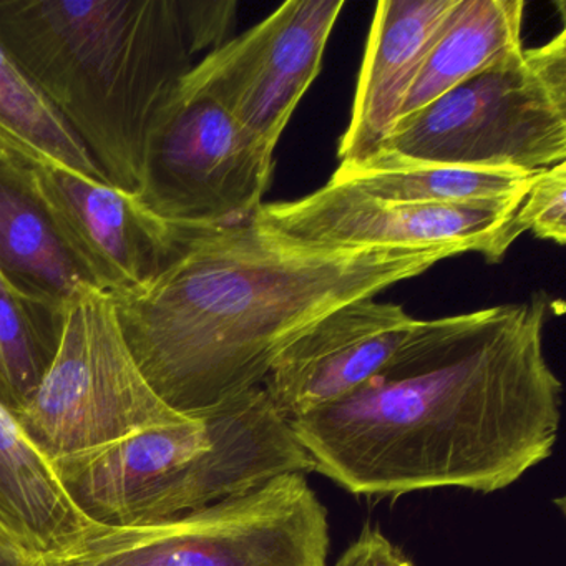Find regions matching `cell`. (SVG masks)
<instances>
[{"instance_id":"obj_10","label":"cell","mask_w":566,"mask_h":566,"mask_svg":"<svg viewBox=\"0 0 566 566\" xmlns=\"http://www.w3.org/2000/svg\"><path fill=\"white\" fill-rule=\"evenodd\" d=\"M31 171L65 243L108 296L157 276L195 231L160 220L134 193L105 181L44 165Z\"/></svg>"},{"instance_id":"obj_9","label":"cell","mask_w":566,"mask_h":566,"mask_svg":"<svg viewBox=\"0 0 566 566\" xmlns=\"http://www.w3.org/2000/svg\"><path fill=\"white\" fill-rule=\"evenodd\" d=\"M344 0H290L205 55L191 75L268 150L317 77Z\"/></svg>"},{"instance_id":"obj_4","label":"cell","mask_w":566,"mask_h":566,"mask_svg":"<svg viewBox=\"0 0 566 566\" xmlns=\"http://www.w3.org/2000/svg\"><path fill=\"white\" fill-rule=\"evenodd\" d=\"M565 160L566 32L559 31L403 118L364 161L539 174Z\"/></svg>"},{"instance_id":"obj_6","label":"cell","mask_w":566,"mask_h":566,"mask_svg":"<svg viewBox=\"0 0 566 566\" xmlns=\"http://www.w3.org/2000/svg\"><path fill=\"white\" fill-rule=\"evenodd\" d=\"M14 417L35 449L57 462L188 416L155 392L125 343L114 301L92 291L69 304L54 360Z\"/></svg>"},{"instance_id":"obj_20","label":"cell","mask_w":566,"mask_h":566,"mask_svg":"<svg viewBox=\"0 0 566 566\" xmlns=\"http://www.w3.org/2000/svg\"><path fill=\"white\" fill-rule=\"evenodd\" d=\"M178 8L193 55L205 51L213 52L227 44L228 34L237 19V2L178 0Z\"/></svg>"},{"instance_id":"obj_7","label":"cell","mask_w":566,"mask_h":566,"mask_svg":"<svg viewBox=\"0 0 566 566\" xmlns=\"http://www.w3.org/2000/svg\"><path fill=\"white\" fill-rule=\"evenodd\" d=\"M273 168L274 151L190 71L151 120L135 197L175 227H233L260 210Z\"/></svg>"},{"instance_id":"obj_15","label":"cell","mask_w":566,"mask_h":566,"mask_svg":"<svg viewBox=\"0 0 566 566\" xmlns=\"http://www.w3.org/2000/svg\"><path fill=\"white\" fill-rule=\"evenodd\" d=\"M523 12L522 0H457L407 95L399 122L522 52Z\"/></svg>"},{"instance_id":"obj_22","label":"cell","mask_w":566,"mask_h":566,"mask_svg":"<svg viewBox=\"0 0 566 566\" xmlns=\"http://www.w3.org/2000/svg\"><path fill=\"white\" fill-rule=\"evenodd\" d=\"M57 563L28 555L8 539L0 538V566H55Z\"/></svg>"},{"instance_id":"obj_19","label":"cell","mask_w":566,"mask_h":566,"mask_svg":"<svg viewBox=\"0 0 566 566\" xmlns=\"http://www.w3.org/2000/svg\"><path fill=\"white\" fill-rule=\"evenodd\" d=\"M523 230L553 243H566V164L539 171L515 213Z\"/></svg>"},{"instance_id":"obj_11","label":"cell","mask_w":566,"mask_h":566,"mask_svg":"<svg viewBox=\"0 0 566 566\" xmlns=\"http://www.w3.org/2000/svg\"><path fill=\"white\" fill-rule=\"evenodd\" d=\"M417 321L399 304L374 300L347 304L293 340L261 387L284 419H300L373 379Z\"/></svg>"},{"instance_id":"obj_2","label":"cell","mask_w":566,"mask_h":566,"mask_svg":"<svg viewBox=\"0 0 566 566\" xmlns=\"http://www.w3.org/2000/svg\"><path fill=\"white\" fill-rule=\"evenodd\" d=\"M463 253L462 244L301 247L251 218L195 230L157 276L111 297L155 392L201 416L263 386L277 356L327 314Z\"/></svg>"},{"instance_id":"obj_13","label":"cell","mask_w":566,"mask_h":566,"mask_svg":"<svg viewBox=\"0 0 566 566\" xmlns=\"http://www.w3.org/2000/svg\"><path fill=\"white\" fill-rule=\"evenodd\" d=\"M98 528L0 403V538L28 555L67 562Z\"/></svg>"},{"instance_id":"obj_17","label":"cell","mask_w":566,"mask_h":566,"mask_svg":"<svg viewBox=\"0 0 566 566\" xmlns=\"http://www.w3.org/2000/svg\"><path fill=\"white\" fill-rule=\"evenodd\" d=\"M0 151L105 181L84 145L0 44ZM107 184V181H105Z\"/></svg>"},{"instance_id":"obj_14","label":"cell","mask_w":566,"mask_h":566,"mask_svg":"<svg viewBox=\"0 0 566 566\" xmlns=\"http://www.w3.org/2000/svg\"><path fill=\"white\" fill-rule=\"evenodd\" d=\"M0 271L19 290L59 306L98 291L35 190L31 165L4 151H0Z\"/></svg>"},{"instance_id":"obj_18","label":"cell","mask_w":566,"mask_h":566,"mask_svg":"<svg viewBox=\"0 0 566 566\" xmlns=\"http://www.w3.org/2000/svg\"><path fill=\"white\" fill-rule=\"evenodd\" d=\"M67 307L31 296L0 271V403L12 413L29 402L51 367Z\"/></svg>"},{"instance_id":"obj_8","label":"cell","mask_w":566,"mask_h":566,"mask_svg":"<svg viewBox=\"0 0 566 566\" xmlns=\"http://www.w3.org/2000/svg\"><path fill=\"white\" fill-rule=\"evenodd\" d=\"M520 205L397 203L329 180L300 200L263 203L251 218L264 230L301 247L462 244L470 253L500 263L525 233L515 218Z\"/></svg>"},{"instance_id":"obj_1","label":"cell","mask_w":566,"mask_h":566,"mask_svg":"<svg viewBox=\"0 0 566 566\" xmlns=\"http://www.w3.org/2000/svg\"><path fill=\"white\" fill-rule=\"evenodd\" d=\"M549 303L417 321L360 389L291 420L314 472L353 495L493 493L552 455L563 386L545 356Z\"/></svg>"},{"instance_id":"obj_12","label":"cell","mask_w":566,"mask_h":566,"mask_svg":"<svg viewBox=\"0 0 566 566\" xmlns=\"http://www.w3.org/2000/svg\"><path fill=\"white\" fill-rule=\"evenodd\" d=\"M457 0H380L374 12L353 112L339 142L340 164L379 150L400 118L410 88Z\"/></svg>"},{"instance_id":"obj_3","label":"cell","mask_w":566,"mask_h":566,"mask_svg":"<svg viewBox=\"0 0 566 566\" xmlns=\"http://www.w3.org/2000/svg\"><path fill=\"white\" fill-rule=\"evenodd\" d=\"M0 44L105 181L137 193L151 120L195 67L178 0H0Z\"/></svg>"},{"instance_id":"obj_16","label":"cell","mask_w":566,"mask_h":566,"mask_svg":"<svg viewBox=\"0 0 566 566\" xmlns=\"http://www.w3.org/2000/svg\"><path fill=\"white\" fill-rule=\"evenodd\" d=\"M538 174L462 167L340 164L331 180L397 203H523Z\"/></svg>"},{"instance_id":"obj_5","label":"cell","mask_w":566,"mask_h":566,"mask_svg":"<svg viewBox=\"0 0 566 566\" xmlns=\"http://www.w3.org/2000/svg\"><path fill=\"white\" fill-rule=\"evenodd\" d=\"M329 516L304 473L140 526H101L75 566H329Z\"/></svg>"},{"instance_id":"obj_21","label":"cell","mask_w":566,"mask_h":566,"mask_svg":"<svg viewBox=\"0 0 566 566\" xmlns=\"http://www.w3.org/2000/svg\"><path fill=\"white\" fill-rule=\"evenodd\" d=\"M334 566H413V563L379 528L366 525Z\"/></svg>"},{"instance_id":"obj_23","label":"cell","mask_w":566,"mask_h":566,"mask_svg":"<svg viewBox=\"0 0 566 566\" xmlns=\"http://www.w3.org/2000/svg\"><path fill=\"white\" fill-rule=\"evenodd\" d=\"M55 566H75V565H72V563H62V562H59L57 565Z\"/></svg>"}]
</instances>
